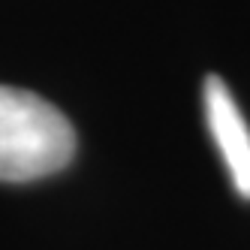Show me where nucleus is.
Segmentation results:
<instances>
[{"mask_svg": "<svg viewBox=\"0 0 250 250\" xmlns=\"http://www.w3.org/2000/svg\"><path fill=\"white\" fill-rule=\"evenodd\" d=\"M76 154V130L40 94L0 84V181H37Z\"/></svg>", "mask_w": 250, "mask_h": 250, "instance_id": "1", "label": "nucleus"}, {"mask_svg": "<svg viewBox=\"0 0 250 250\" xmlns=\"http://www.w3.org/2000/svg\"><path fill=\"white\" fill-rule=\"evenodd\" d=\"M202 103H205L208 133L229 169L232 187L238 190V196L250 199V127L238 109V103L229 94L226 82L217 76L205 79Z\"/></svg>", "mask_w": 250, "mask_h": 250, "instance_id": "2", "label": "nucleus"}]
</instances>
